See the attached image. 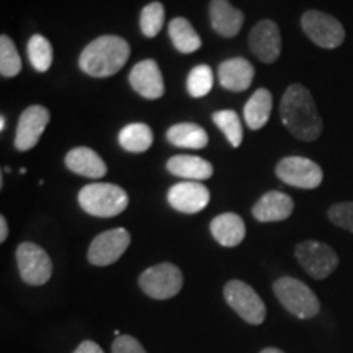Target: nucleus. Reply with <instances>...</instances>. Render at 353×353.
<instances>
[{"label": "nucleus", "mask_w": 353, "mask_h": 353, "mask_svg": "<svg viewBox=\"0 0 353 353\" xmlns=\"http://www.w3.org/2000/svg\"><path fill=\"white\" fill-rule=\"evenodd\" d=\"M294 201L281 192H267L252 208L254 218L260 223H278L293 214Z\"/></svg>", "instance_id": "nucleus-18"}, {"label": "nucleus", "mask_w": 353, "mask_h": 353, "mask_svg": "<svg viewBox=\"0 0 353 353\" xmlns=\"http://www.w3.org/2000/svg\"><path fill=\"white\" fill-rule=\"evenodd\" d=\"M224 299L242 319L252 325H259L265 321L267 307L262 298L255 293L252 286L241 280H231L224 286Z\"/></svg>", "instance_id": "nucleus-7"}, {"label": "nucleus", "mask_w": 353, "mask_h": 353, "mask_svg": "<svg viewBox=\"0 0 353 353\" xmlns=\"http://www.w3.org/2000/svg\"><path fill=\"white\" fill-rule=\"evenodd\" d=\"M50 110L41 105H32L20 114L15 134V148L20 152H26L38 144L39 138L50 123Z\"/></svg>", "instance_id": "nucleus-12"}, {"label": "nucleus", "mask_w": 353, "mask_h": 353, "mask_svg": "<svg viewBox=\"0 0 353 353\" xmlns=\"http://www.w3.org/2000/svg\"><path fill=\"white\" fill-rule=\"evenodd\" d=\"M211 234L223 247H236L245 239V223L239 214L223 213L211 221Z\"/></svg>", "instance_id": "nucleus-20"}, {"label": "nucleus", "mask_w": 353, "mask_h": 353, "mask_svg": "<svg viewBox=\"0 0 353 353\" xmlns=\"http://www.w3.org/2000/svg\"><path fill=\"white\" fill-rule=\"evenodd\" d=\"M210 20L216 33L224 38H234L239 34L244 25V13L234 7L229 0H211Z\"/></svg>", "instance_id": "nucleus-16"}, {"label": "nucleus", "mask_w": 353, "mask_h": 353, "mask_svg": "<svg viewBox=\"0 0 353 353\" xmlns=\"http://www.w3.org/2000/svg\"><path fill=\"white\" fill-rule=\"evenodd\" d=\"M120 145L131 154H143L151 149L154 143V132L144 123H131L123 128L118 136Z\"/></svg>", "instance_id": "nucleus-25"}, {"label": "nucleus", "mask_w": 353, "mask_h": 353, "mask_svg": "<svg viewBox=\"0 0 353 353\" xmlns=\"http://www.w3.org/2000/svg\"><path fill=\"white\" fill-rule=\"evenodd\" d=\"M17 265L21 280L26 285L41 286L50 281L52 275V262L46 250L33 242H21L17 247Z\"/></svg>", "instance_id": "nucleus-8"}, {"label": "nucleus", "mask_w": 353, "mask_h": 353, "mask_svg": "<svg viewBox=\"0 0 353 353\" xmlns=\"http://www.w3.org/2000/svg\"><path fill=\"white\" fill-rule=\"evenodd\" d=\"M273 108V97L267 88H259L255 94L247 100L244 107V120L250 130L257 131L267 125L270 120Z\"/></svg>", "instance_id": "nucleus-22"}, {"label": "nucleus", "mask_w": 353, "mask_h": 353, "mask_svg": "<svg viewBox=\"0 0 353 353\" xmlns=\"http://www.w3.org/2000/svg\"><path fill=\"white\" fill-rule=\"evenodd\" d=\"M249 46L262 63H276L281 54V33L275 21H259L249 33Z\"/></svg>", "instance_id": "nucleus-13"}, {"label": "nucleus", "mask_w": 353, "mask_h": 353, "mask_svg": "<svg viewBox=\"0 0 353 353\" xmlns=\"http://www.w3.org/2000/svg\"><path fill=\"white\" fill-rule=\"evenodd\" d=\"M131 244V236L125 228H114L110 231L99 234L90 247H88L87 259L97 267H107L118 262L126 249Z\"/></svg>", "instance_id": "nucleus-11"}, {"label": "nucleus", "mask_w": 353, "mask_h": 353, "mask_svg": "<svg viewBox=\"0 0 353 353\" xmlns=\"http://www.w3.org/2000/svg\"><path fill=\"white\" fill-rule=\"evenodd\" d=\"M260 353H285V352H281V350H278V348H273V347H268V348H263L262 352Z\"/></svg>", "instance_id": "nucleus-35"}, {"label": "nucleus", "mask_w": 353, "mask_h": 353, "mask_svg": "<svg viewBox=\"0 0 353 353\" xmlns=\"http://www.w3.org/2000/svg\"><path fill=\"white\" fill-rule=\"evenodd\" d=\"M167 141L176 148L203 149L208 145V132L195 123H179L167 130Z\"/></svg>", "instance_id": "nucleus-23"}, {"label": "nucleus", "mask_w": 353, "mask_h": 353, "mask_svg": "<svg viewBox=\"0 0 353 353\" xmlns=\"http://www.w3.org/2000/svg\"><path fill=\"white\" fill-rule=\"evenodd\" d=\"M210 200V190L203 183L192 180L175 183L167 193V201L172 208L185 214L200 213L208 206Z\"/></svg>", "instance_id": "nucleus-14"}, {"label": "nucleus", "mask_w": 353, "mask_h": 353, "mask_svg": "<svg viewBox=\"0 0 353 353\" xmlns=\"http://www.w3.org/2000/svg\"><path fill=\"white\" fill-rule=\"evenodd\" d=\"M112 353H148L144 347L141 345L138 339L131 337V335H120L114 339L112 345Z\"/></svg>", "instance_id": "nucleus-32"}, {"label": "nucleus", "mask_w": 353, "mask_h": 353, "mask_svg": "<svg viewBox=\"0 0 353 353\" xmlns=\"http://www.w3.org/2000/svg\"><path fill=\"white\" fill-rule=\"evenodd\" d=\"M167 170L180 179H188L192 182H201L213 176V165L206 159L198 156H174L167 161Z\"/></svg>", "instance_id": "nucleus-21"}, {"label": "nucleus", "mask_w": 353, "mask_h": 353, "mask_svg": "<svg viewBox=\"0 0 353 353\" xmlns=\"http://www.w3.org/2000/svg\"><path fill=\"white\" fill-rule=\"evenodd\" d=\"M165 10L161 2H151L143 8L139 17V28L145 38H156L164 28Z\"/></svg>", "instance_id": "nucleus-28"}, {"label": "nucleus", "mask_w": 353, "mask_h": 353, "mask_svg": "<svg viewBox=\"0 0 353 353\" xmlns=\"http://www.w3.org/2000/svg\"><path fill=\"white\" fill-rule=\"evenodd\" d=\"M273 293L286 311L299 319H312L321 309L316 293L301 280L283 276L273 283Z\"/></svg>", "instance_id": "nucleus-4"}, {"label": "nucleus", "mask_w": 353, "mask_h": 353, "mask_svg": "<svg viewBox=\"0 0 353 353\" xmlns=\"http://www.w3.org/2000/svg\"><path fill=\"white\" fill-rule=\"evenodd\" d=\"M74 353H105V352L101 350V347L99 345V343H95L92 341H85L76 348V352Z\"/></svg>", "instance_id": "nucleus-33"}, {"label": "nucleus", "mask_w": 353, "mask_h": 353, "mask_svg": "<svg viewBox=\"0 0 353 353\" xmlns=\"http://www.w3.org/2000/svg\"><path fill=\"white\" fill-rule=\"evenodd\" d=\"M131 54L130 43L117 34H103L88 43L79 57L82 72L90 77H112L125 68Z\"/></svg>", "instance_id": "nucleus-2"}, {"label": "nucleus", "mask_w": 353, "mask_h": 353, "mask_svg": "<svg viewBox=\"0 0 353 353\" xmlns=\"http://www.w3.org/2000/svg\"><path fill=\"white\" fill-rule=\"evenodd\" d=\"M6 125H7V120H6V117H0V131H3L6 130Z\"/></svg>", "instance_id": "nucleus-36"}, {"label": "nucleus", "mask_w": 353, "mask_h": 353, "mask_svg": "<svg viewBox=\"0 0 353 353\" xmlns=\"http://www.w3.org/2000/svg\"><path fill=\"white\" fill-rule=\"evenodd\" d=\"M301 28L312 43L324 50H335L345 39V30L341 21L329 13L307 10L301 17Z\"/></svg>", "instance_id": "nucleus-6"}, {"label": "nucleus", "mask_w": 353, "mask_h": 353, "mask_svg": "<svg viewBox=\"0 0 353 353\" xmlns=\"http://www.w3.org/2000/svg\"><path fill=\"white\" fill-rule=\"evenodd\" d=\"M139 286L149 298L162 301L180 293L183 286V275L176 265L164 262L141 273Z\"/></svg>", "instance_id": "nucleus-5"}, {"label": "nucleus", "mask_w": 353, "mask_h": 353, "mask_svg": "<svg viewBox=\"0 0 353 353\" xmlns=\"http://www.w3.org/2000/svg\"><path fill=\"white\" fill-rule=\"evenodd\" d=\"M299 265L316 280H324L339 267V255L332 247L317 241H304L294 250Z\"/></svg>", "instance_id": "nucleus-9"}, {"label": "nucleus", "mask_w": 353, "mask_h": 353, "mask_svg": "<svg viewBox=\"0 0 353 353\" xmlns=\"http://www.w3.org/2000/svg\"><path fill=\"white\" fill-rule=\"evenodd\" d=\"M65 167L74 174L87 176V179H101L107 175V164L97 154L94 149L85 148H74L68 152L64 159Z\"/></svg>", "instance_id": "nucleus-19"}, {"label": "nucleus", "mask_w": 353, "mask_h": 353, "mask_svg": "<svg viewBox=\"0 0 353 353\" xmlns=\"http://www.w3.org/2000/svg\"><path fill=\"white\" fill-rule=\"evenodd\" d=\"M8 237V224L6 216H0V242H6Z\"/></svg>", "instance_id": "nucleus-34"}, {"label": "nucleus", "mask_w": 353, "mask_h": 353, "mask_svg": "<svg viewBox=\"0 0 353 353\" xmlns=\"http://www.w3.org/2000/svg\"><path fill=\"white\" fill-rule=\"evenodd\" d=\"M169 37L174 43L175 50L182 54H192L201 48V38L183 17H176L169 23Z\"/></svg>", "instance_id": "nucleus-24"}, {"label": "nucleus", "mask_w": 353, "mask_h": 353, "mask_svg": "<svg viewBox=\"0 0 353 353\" xmlns=\"http://www.w3.org/2000/svg\"><path fill=\"white\" fill-rule=\"evenodd\" d=\"M21 70V59L15 43L7 34L0 37V74L2 77H15Z\"/></svg>", "instance_id": "nucleus-30"}, {"label": "nucleus", "mask_w": 353, "mask_h": 353, "mask_svg": "<svg viewBox=\"0 0 353 353\" xmlns=\"http://www.w3.org/2000/svg\"><path fill=\"white\" fill-rule=\"evenodd\" d=\"M214 125L224 132L226 139L232 148H239L244 139V130H242V123L239 114L234 110H219L213 114Z\"/></svg>", "instance_id": "nucleus-27"}, {"label": "nucleus", "mask_w": 353, "mask_h": 353, "mask_svg": "<svg viewBox=\"0 0 353 353\" xmlns=\"http://www.w3.org/2000/svg\"><path fill=\"white\" fill-rule=\"evenodd\" d=\"M214 83V76L213 69L206 64L195 65L188 74L187 81V88L188 94L193 97V99H201V97L208 95L213 88Z\"/></svg>", "instance_id": "nucleus-29"}, {"label": "nucleus", "mask_w": 353, "mask_h": 353, "mask_svg": "<svg viewBox=\"0 0 353 353\" xmlns=\"http://www.w3.org/2000/svg\"><path fill=\"white\" fill-rule=\"evenodd\" d=\"M327 214L335 226L353 232V201H343L332 205L329 208Z\"/></svg>", "instance_id": "nucleus-31"}, {"label": "nucleus", "mask_w": 353, "mask_h": 353, "mask_svg": "<svg viewBox=\"0 0 353 353\" xmlns=\"http://www.w3.org/2000/svg\"><path fill=\"white\" fill-rule=\"evenodd\" d=\"M128 193L114 183H88L79 192V205L95 218H114L128 208Z\"/></svg>", "instance_id": "nucleus-3"}, {"label": "nucleus", "mask_w": 353, "mask_h": 353, "mask_svg": "<svg viewBox=\"0 0 353 353\" xmlns=\"http://www.w3.org/2000/svg\"><path fill=\"white\" fill-rule=\"evenodd\" d=\"M280 117L291 134L299 141H316L322 134V118L311 92L301 83H293L281 97Z\"/></svg>", "instance_id": "nucleus-1"}, {"label": "nucleus", "mask_w": 353, "mask_h": 353, "mask_svg": "<svg viewBox=\"0 0 353 353\" xmlns=\"http://www.w3.org/2000/svg\"><path fill=\"white\" fill-rule=\"evenodd\" d=\"M275 174L281 182L294 188L312 190L317 188L324 179L321 165L307 157L290 156L281 159L276 164Z\"/></svg>", "instance_id": "nucleus-10"}, {"label": "nucleus", "mask_w": 353, "mask_h": 353, "mask_svg": "<svg viewBox=\"0 0 353 353\" xmlns=\"http://www.w3.org/2000/svg\"><path fill=\"white\" fill-rule=\"evenodd\" d=\"M130 83L132 90L145 100H157L165 94L164 77L154 59L141 61L131 69Z\"/></svg>", "instance_id": "nucleus-15"}, {"label": "nucleus", "mask_w": 353, "mask_h": 353, "mask_svg": "<svg viewBox=\"0 0 353 353\" xmlns=\"http://www.w3.org/2000/svg\"><path fill=\"white\" fill-rule=\"evenodd\" d=\"M28 57L37 72L43 74L50 70L52 59H54V52H52L50 39L44 38L43 34H33L28 39Z\"/></svg>", "instance_id": "nucleus-26"}, {"label": "nucleus", "mask_w": 353, "mask_h": 353, "mask_svg": "<svg viewBox=\"0 0 353 353\" xmlns=\"http://www.w3.org/2000/svg\"><path fill=\"white\" fill-rule=\"evenodd\" d=\"M255 76L254 65L244 57H232L224 61L218 68L221 87L231 92H244L252 85Z\"/></svg>", "instance_id": "nucleus-17"}]
</instances>
